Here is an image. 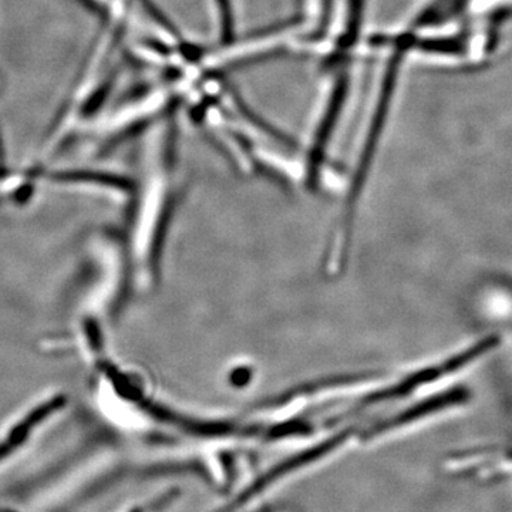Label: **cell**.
<instances>
[{
    "label": "cell",
    "instance_id": "4",
    "mask_svg": "<svg viewBox=\"0 0 512 512\" xmlns=\"http://www.w3.org/2000/svg\"><path fill=\"white\" fill-rule=\"evenodd\" d=\"M363 0H350L349 20L345 36L340 39L338 50L346 52L352 47L359 36L360 22H362Z\"/></svg>",
    "mask_w": 512,
    "mask_h": 512
},
{
    "label": "cell",
    "instance_id": "5",
    "mask_svg": "<svg viewBox=\"0 0 512 512\" xmlns=\"http://www.w3.org/2000/svg\"><path fill=\"white\" fill-rule=\"evenodd\" d=\"M220 10L222 40L225 43L234 40L235 25L234 12H232L231 0H215Z\"/></svg>",
    "mask_w": 512,
    "mask_h": 512
},
{
    "label": "cell",
    "instance_id": "2",
    "mask_svg": "<svg viewBox=\"0 0 512 512\" xmlns=\"http://www.w3.org/2000/svg\"><path fill=\"white\" fill-rule=\"evenodd\" d=\"M349 90V77L340 76L335 87H333L332 96L328 101L325 113H323L322 120H320L318 133H316L315 140H313L312 151H311V167H309V173L312 177H315L318 173L320 163L325 157L326 147L330 137H332L333 131H335L336 124H338L340 111L345 106L346 97H348Z\"/></svg>",
    "mask_w": 512,
    "mask_h": 512
},
{
    "label": "cell",
    "instance_id": "1",
    "mask_svg": "<svg viewBox=\"0 0 512 512\" xmlns=\"http://www.w3.org/2000/svg\"><path fill=\"white\" fill-rule=\"evenodd\" d=\"M406 52L407 50L397 43L396 49H394V53L390 57L389 64H387L379 101H377L375 114H373L369 133H367L365 148H363L362 158H360L359 171H357L356 178V192H359L360 188H362L363 180L366 178L367 170H369L373 154H375V148L377 143H379L380 136H382L384 123H386L390 104H392L394 89H396L397 74L400 72V66H402L404 53Z\"/></svg>",
    "mask_w": 512,
    "mask_h": 512
},
{
    "label": "cell",
    "instance_id": "3",
    "mask_svg": "<svg viewBox=\"0 0 512 512\" xmlns=\"http://www.w3.org/2000/svg\"><path fill=\"white\" fill-rule=\"evenodd\" d=\"M228 92L231 94L232 101H234L239 113L242 114V117H244L245 120L254 124L255 127L259 128V130L264 131V133L268 134L269 137L275 138V140L281 141V143L293 146L291 138L284 136V134H282L281 131L276 130L272 124H269L268 121L262 119L261 116H258V113H255V111L248 106L247 101L242 99L241 94L235 90V87L228 86Z\"/></svg>",
    "mask_w": 512,
    "mask_h": 512
}]
</instances>
